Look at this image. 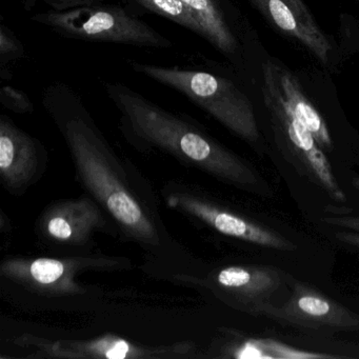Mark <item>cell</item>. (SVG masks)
<instances>
[{
    "mask_svg": "<svg viewBox=\"0 0 359 359\" xmlns=\"http://www.w3.org/2000/svg\"><path fill=\"white\" fill-rule=\"evenodd\" d=\"M58 36L150 49H171V39L118 5L81 6L66 11L48 10L30 18Z\"/></svg>",
    "mask_w": 359,
    "mask_h": 359,
    "instance_id": "5",
    "label": "cell"
},
{
    "mask_svg": "<svg viewBox=\"0 0 359 359\" xmlns=\"http://www.w3.org/2000/svg\"><path fill=\"white\" fill-rule=\"evenodd\" d=\"M182 1L203 27V39L226 57H235L241 49V43L231 22L226 0Z\"/></svg>",
    "mask_w": 359,
    "mask_h": 359,
    "instance_id": "15",
    "label": "cell"
},
{
    "mask_svg": "<svg viewBox=\"0 0 359 359\" xmlns=\"http://www.w3.org/2000/svg\"><path fill=\"white\" fill-rule=\"evenodd\" d=\"M131 268L127 257L83 253L69 257H7L0 264V278L8 290L26 300L74 302L93 298L98 293L81 277L88 272H112Z\"/></svg>",
    "mask_w": 359,
    "mask_h": 359,
    "instance_id": "4",
    "label": "cell"
},
{
    "mask_svg": "<svg viewBox=\"0 0 359 359\" xmlns=\"http://www.w3.org/2000/svg\"><path fill=\"white\" fill-rule=\"evenodd\" d=\"M41 104L68 148L77 180L121 234L155 257L176 254L152 187L129 159L117 154L79 92L54 81L43 90Z\"/></svg>",
    "mask_w": 359,
    "mask_h": 359,
    "instance_id": "1",
    "label": "cell"
},
{
    "mask_svg": "<svg viewBox=\"0 0 359 359\" xmlns=\"http://www.w3.org/2000/svg\"><path fill=\"white\" fill-rule=\"evenodd\" d=\"M335 237L341 243L353 247L359 248V233L358 232H336Z\"/></svg>",
    "mask_w": 359,
    "mask_h": 359,
    "instance_id": "21",
    "label": "cell"
},
{
    "mask_svg": "<svg viewBox=\"0 0 359 359\" xmlns=\"http://www.w3.org/2000/svg\"><path fill=\"white\" fill-rule=\"evenodd\" d=\"M0 104L16 114H32L34 112V104L28 94L11 85L3 86L0 89Z\"/></svg>",
    "mask_w": 359,
    "mask_h": 359,
    "instance_id": "19",
    "label": "cell"
},
{
    "mask_svg": "<svg viewBox=\"0 0 359 359\" xmlns=\"http://www.w3.org/2000/svg\"><path fill=\"white\" fill-rule=\"evenodd\" d=\"M352 184L357 191H359V177L353 178Z\"/></svg>",
    "mask_w": 359,
    "mask_h": 359,
    "instance_id": "22",
    "label": "cell"
},
{
    "mask_svg": "<svg viewBox=\"0 0 359 359\" xmlns=\"http://www.w3.org/2000/svg\"><path fill=\"white\" fill-rule=\"evenodd\" d=\"M104 89L118 111L121 134L136 150L158 151L243 190H254L260 184L259 175L247 161L188 115L168 110L119 81H104Z\"/></svg>",
    "mask_w": 359,
    "mask_h": 359,
    "instance_id": "2",
    "label": "cell"
},
{
    "mask_svg": "<svg viewBox=\"0 0 359 359\" xmlns=\"http://www.w3.org/2000/svg\"><path fill=\"white\" fill-rule=\"evenodd\" d=\"M277 29L293 37L323 65L329 62L331 43L311 15L304 0H250Z\"/></svg>",
    "mask_w": 359,
    "mask_h": 359,
    "instance_id": "13",
    "label": "cell"
},
{
    "mask_svg": "<svg viewBox=\"0 0 359 359\" xmlns=\"http://www.w3.org/2000/svg\"><path fill=\"white\" fill-rule=\"evenodd\" d=\"M45 144L16 125L11 117L0 115V182L12 196L26 194L49 167Z\"/></svg>",
    "mask_w": 359,
    "mask_h": 359,
    "instance_id": "9",
    "label": "cell"
},
{
    "mask_svg": "<svg viewBox=\"0 0 359 359\" xmlns=\"http://www.w3.org/2000/svg\"><path fill=\"white\" fill-rule=\"evenodd\" d=\"M129 66L134 72L182 94L245 142L259 140L251 100L230 79L201 66L198 58L174 66L130 60Z\"/></svg>",
    "mask_w": 359,
    "mask_h": 359,
    "instance_id": "3",
    "label": "cell"
},
{
    "mask_svg": "<svg viewBox=\"0 0 359 359\" xmlns=\"http://www.w3.org/2000/svg\"><path fill=\"white\" fill-rule=\"evenodd\" d=\"M214 357L220 358H268V359H302V358H336L323 353L306 352L287 346L273 339L235 340L220 346L218 354Z\"/></svg>",
    "mask_w": 359,
    "mask_h": 359,
    "instance_id": "16",
    "label": "cell"
},
{
    "mask_svg": "<svg viewBox=\"0 0 359 359\" xmlns=\"http://www.w3.org/2000/svg\"><path fill=\"white\" fill-rule=\"evenodd\" d=\"M161 196L170 209L224 236L278 251L297 249L295 243L276 231L220 205L203 194L197 187L170 182L163 186Z\"/></svg>",
    "mask_w": 359,
    "mask_h": 359,
    "instance_id": "6",
    "label": "cell"
},
{
    "mask_svg": "<svg viewBox=\"0 0 359 359\" xmlns=\"http://www.w3.org/2000/svg\"><path fill=\"white\" fill-rule=\"evenodd\" d=\"M26 48L20 37L1 20L0 22V77L12 79V68L26 57Z\"/></svg>",
    "mask_w": 359,
    "mask_h": 359,
    "instance_id": "18",
    "label": "cell"
},
{
    "mask_svg": "<svg viewBox=\"0 0 359 359\" xmlns=\"http://www.w3.org/2000/svg\"><path fill=\"white\" fill-rule=\"evenodd\" d=\"M262 86L272 91L302 121L323 150H333V140L325 119L304 95L293 73L268 60L262 65Z\"/></svg>",
    "mask_w": 359,
    "mask_h": 359,
    "instance_id": "14",
    "label": "cell"
},
{
    "mask_svg": "<svg viewBox=\"0 0 359 359\" xmlns=\"http://www.w3.org/2000/svg\"><path fill=\"white\" fill-rule=\"evenodd\" d=\"M98 233H121L114 219L91 195L50 203L35 222L39 241L50 247L87 249Z\"/></svg>",
    "mask_w": 359,
    "mask_h": 359,
    "instance_id": "7",
    "label": "cell"
},
{
    "mask_svg": "<svg viewBox=\"0 0 359 359\" xmlns=\"http://www.w3.org/2000/svg\"><path fill=\"white\" fill-rule=\"evenodd\" d=\"M262 90L264 104L272 116L275 127L280 130L292 152L297 156L311 177L332 199L337 203H346V194L338 184L331 163L314 136L272 91L264 86Z\"/></svg>",
    "mask_w": 359,
    "mask_h": 359,
    "instance_id": "11",
    "label": "cell"
},
{
    "mask_svg": "<svg viewBox=\"0 0 359 359\" xmlns=\"http://www.w3.org/2000/svg\"><path fill=\"white\" fill-rule=\"evenodd\" d=\"M205 283L220 299L257 315L270 304L271 296L280 287L281 277L271 266H228L212 271Z\"/></svg>",
    "mask_w": 359,
    "mask_h": 359,
    "instance_id": "12",
    "label": "cell"
},
{
    "mask_svg": "<svg viewBox=\"0 0 359 359\" xmlns=\"http://www.w3.org/2000/svg\"><path fill=\"white\" fill-rule=\"evenodd\" d=\"M25 1H26L27 8L33 7L37 3H43L54 11H66L81 6L97 5V4L104 3L106 0H25Z\"/></svg>",
    "mask_w": 359,
    "mask_h": 359,
    "instance_id": "20",
    "label": "cell"
},
{
    "mask_svg": "<svg viewBox=\"0 0 359 359\" xmlns=\"http://www.w3.org/2000/svg\"><path fill=\"white\" fill-rule=\"evenodd\" d=\"M134 9L152 13L187 29L203 39V27L182 0H126Z\"/></svg>",
    "mask_w": 359,
    "mask_h": 359,
    "instance_id": "17",
    "label": "cell"
},
{
    "mask_svg": "<svg viewBox=\"0 0 359 359\" xmlns=\"http://www.w3.org/2000/svg\"><path fill=\"white\" fill-rule=\"evenodd\" d=\"M16 344L35 351L27 357L68 359H190L198 358V348L193 342L169 346H144L115 335L93 339L50 340L36 336H22Z\"/></svg>",
    "mask_w": 359,
    "mask_h": 359,
    "instance_id": "8",
    "label": "cell"
},
{
    "mask_svg": "<svg viewBox=\"0 0 359 359\" xmlns=\"http://www.w3.org/2000/svg\"><path fill=\"white\" fill-rule=\"evenodd\" d=\"M257 315L306 329L359 330V316L302 283H295L293 294L285 304H266Z\"/></svg>",
    "mask_w": 359,
    "mask_h": 359,
    "instance_id": "10",
    "label": "cell"
}]
</instances>
